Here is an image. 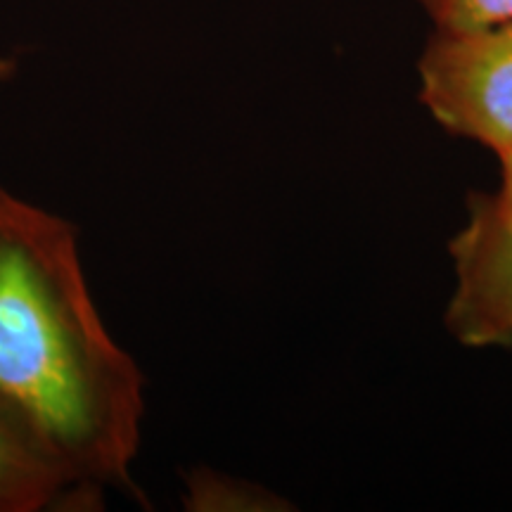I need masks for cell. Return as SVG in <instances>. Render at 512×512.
Here are the masks:
<instances>
[{"label": "cell", "mask_w": 512, "mask_h": 512, "mask_svg": "<svg viewBox=\"0 0 512 512\" xmlns=\"http://www.w3.org/2000/svg\"><path fill=\"white\" fill-rule=\"evenodd\" d=\"M0 401L81 486H131L145 377L102 320L74 223L0 185Z\"/></svg>", "instance_id": "6da1fadb"}, {"label": "cell", "mask_w": 512, "mask_h": 512, "mask_svg": "<svg viewBox=\"0 0 512 512\" xmlns=\"http://www.w3.org/2000/svg\"><path fill=\"white\" fill-rule=\"evenodd\" d=\"M420 100L439 126L501 159L512 150V19L437 31L418 62Z\"/></svg>", "instance_id": "7a4b0ae2"}, {"label": "cell", "mask_w": 512, "mask_h": 512, "mask_svg": "<svg viewBox=\"0 0 512 512\" xmlns=\"http://www.w3.org/2000/svg\"><path fill=\"white\" fill-rule=\"evenodd\" d=\"M456 287L446 309L465 347H512V200L470 197L467 223L451 240Z\"/></svg>", "instance_id": "3957f363"}, {"label": "cell", "mask_w": 512, "mask_h": 512, "mask_svg": "<svg viewBox=\"0 0 512 512\" xmlns=\"http://www.w3.org/2000/svg\"><path fill=\"white\" fill-rule=\"evenodd\" d=\"M81 486L48 446L0 401V512H41L55 508Z\"/></svg>", "instance_id": "277c9868"}, {"label": "cell", "mask_w": 512, "mask_h": 512, "mask_svg": "<svg viewBox=\"0 0 512 512\" xmlns=\"http://www.w3.org/2000/svg\"><path fill=\"white\" fill-rule=\"evenodd\" d=\"M437 31H472L512 19V0H420Z\"/></svg>", "instance_id": "5b68a950"}, {"label": "cell", "mask_w": 512, "mask_h": 512, "mask_svg": "<svg viewBox=\"0 0 512 512\" xmlns=\"http://www.w3.org/2000/svg\"><path fill=\"white\" fill-rule=\"evenodd\" d=\"M501 169H503V183L498 195H503L505 200H512V150L505 152L501 157Z\"/></svg>", "instance_id": "8992f818"}, {"label": "cell", "mask_w": 512, "mask_h": 512, "mask_svg": "<svg viewBox=\"0 0 512 512\" xmlns=\"http://www.w3.org/2000/svg\"><path fill=\"white\" fill-rule=\"evenodd\" d=\"M10 69H12V64L10 62H5V60H0V81L5 79V76L10 74Z\"/></svg>", "instance_id": "52a82bcc"}]
</instances>
